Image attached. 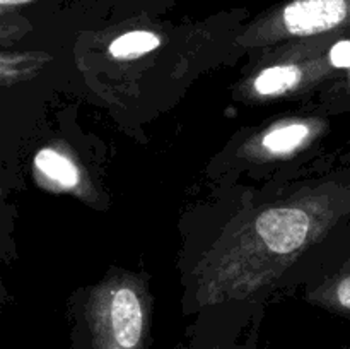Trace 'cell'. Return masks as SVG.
I'll use <instances>...</instances> for the list:
<instances>
[{"label":"cell","mask_w":350,"mask_h":349,"mask_svg":"<svg viewBox=\"0 0 350 349\" xmlns=\"http://www.w3.org/2000/svg\"><path fill=\"white\" fill-rule=\"evenodd\" d=\"M301 72L296 65H275L265 68L256 77L255 89L260 94H282L299 82Z\"/></svg>","instance_id":"4"},{"label":"cell","mask_w":350,"mask_h":349,"mask_svg":"<svg viewBox=\"0 0 350 349\" xmlns=\"http://www.w3.org/2000/svg\"><path fill=\"white\" fill-rule=\"evenodd\" d=\"M332 65L337 68H350V40H340L330 50Z\"/></svg>","instance_id":"6"},{"label":"cell","mask_w":350,"mask_h":349,"mask_svg":"<svg viewBox=\"0 0 350 349\" xmlns=\"http://www.w3.org/2000/svg\"><path fill=\"white\" fill-rule=\"evenodd\" d=\"M38 170L43 171L48 178L64 187H74L79 183V171L75 164L53 149H43L36 154Z\"/></svg>","instance_id":"3"},{"label":"cell","mask_w":350,"mask_h":349,"mask_svg":"<svg viewBox=\"0 0 350 349\" xmlns=\"http://www.w3.org/2000/svg\"><path fill=\"white\" fill-rule=\"evenodd\" d=\"M260 238L275 253H289L299 248L308 236L310 219L299 209H272L256 221Z\"/></svg>","instance_id":"1"},{"label":"cell","mask_w":350,"mask_h":349,"mask_svg":"<svg viewBox=\"0 0 350 349\" xmlns=\"http://www.w3.org/2000/svg\"><path fill=\"white\" fill-rule=\"evenodd\" d=\"M161 44V38L150 31L137 29L120 34L109 44V53L115 58H137L156 50Z\"/></svg>","instance_id":"2"},{"label":"cell","mask_w":350,"mask_h":349,"mask_svg":"<svg viewBox=\"0 0 350 349\" xmlns=\"http://www.w3.org/2000/svg\"><path fill=\"white\" fill-rule=\"evenodd\" d=\"M308 127L303 123H293V125L280 127V129L272 130L267 133L263 139V146L272 153H287L293 151L294 147L299 146L308 137Z\"/></svg>","instance_id":"5"},{"label":"cell","mask_w":350,"mask_h":349,"mask_svg":"<svg viewBox=\"0 0 350 349\" xmlns=\"http://www.w3.org/2000/svg\"><path fill=\"white\" fill-rule=\"evenodd\" d=\"M34 0H0V7L3 10L9 9V7H17V5H24V3H31Z\"/></svg>","instance_id":"7"}]
</instances>
